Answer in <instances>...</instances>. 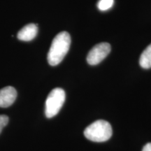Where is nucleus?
<instances>
[{
	"instance_id": "9d476101",
	"label": "nucleus",
	"mask_w": 151,
	"mask_h": 151,
	"mask_svg": "<svg viewBox=\"0 0 151 151\" xmlns=\"http://www.w3.org/2000/svg\"><path fill=\"white\" fill-rule=\"evenodd\" d=\"M142 151H151V143H148L146 145H145Z\"/></svg>"
},
{
	"instance_id": "423d86ee",
	"label": "nucleus",
	"mask_w": 151,
	"mask_h": 151,
	"mask_svg": "<svg viewBox=\"0 0 151 151\" xmlns=\"http://www.w3.org/2000/svg\"><path fill=\"white\" fill-rule=\"evenodd\" d=\"M38 32L37 24H28L22 28L18 33V39L20 41H29L35 39Z\"/></svg>"
},
{
	"instance_id": "0eeeda50",
	"label": "nucleus",
	"mask_w": 151,
	"mask_h": 151,
	"mask_svg": "<svg viewBox=\"0 0 151 151\" xmlns=\"http://www.w3.org/2000/svg\"><path fill=\"white\" fill-rule=\"evenodd\" d=\"M139 64L143 69L151 68V43L141 53Z\"/></svg>"
},
{
	"instance_id": "f257e3e1",
	"label": "nucleus",
	"mask_w": 151,
	"mask_h": 151,
	"mask_svg": "<svg viewBox=\"0 0 151 151\" xmlns=\"http://www.w3.org/2000/svg\"><path fill=\"white\" fill-rule=\"evenodd\" d=\"M71 45V37L67 32H62L52 41L48 53V62L51 66L59 65L69 51Z\"/></svg>"
},
{
	"instance_id": "7ed1b4c3",
	"label": "nucleus",
	"mask_w": 151,
	"mask_h": 151,
	"mask_svg": "<svg viewBox=\"0 0 151 151\" xmlns=\"http://www.w3.org/2000/svg\"><path fill=\"white\" fill-rule=\"evenodd\" d=\"M65 92L62 88H55L50 92L46 101L45 113L48 118L55 116L65 101Z\"/></svg>"
},
{
	"instance_id": "1a4fd4ad",
	"label": "nucleus",
	"mask_w": 151,
	"mask_h": 151,
	"mask_svg": "<svg viewBox=\"0 0 151 151\" xmlns=\"http://www.w3.org/2000/svg\"><path fill=\"white\" fill-rule=\"evenodd\" d=\"M9 122L8 116L5 115H0V134H1L2 129L5 126L7 125Z\"/></svg>"
},
{
	"instance_id": "f03ea898",
	"label": "nucleus",
	"mask_w": 151,
	"mask_h": 151,
	"mask_svg": "<svg viewBox=\"0 0 151 151\" xmlns=\"http://www.w3.org/2000/svg\"><path fill=\"white\" fill-rule=\"evenodd\" d=\"M84 135L92 141L104 142L112 136V127L109 122L105 120H97L86 128Z\"/></svg>"
},
{
	"instance_id": "6e6552de",
	"label": "nucleus",
	"mask_w": 151,
	"mask_h": 151,
	"mask_svg": "<svg viewBox=\"0 0 151 151\" xmlns=\"http://www.w3.org/2000/svg\"><path fill=\"white\" fill-rule=\"evenodd\" d=\"M114 0H99L97 3V7L100 11H107L113 6Z\"/></svg>"
},
{
	"instance_id": "39448f33",
	"label": "nucleus",
	"mask_w": 151,
	"mask_h": 151,
	"mask_svg": "<svg viewBox=\"0 0 151 151\" xmlns=\"http://www.w3.org/2000/svg\"><path fill=\"white\" fill-rule=\"evenodd\" d=\"M17 92L14 87L7 86L0 90V107L6 108L14 103Z\"/></svg>"
},
{
	"instance_id": "20e7f679",
	"label": "nucleus",
	"mask_w": 151,
	"mask_h": 151,
	"mask_svg": "<svg viewBox=\"0 0 151 151\" xmlns=\"http://www.w3.org/2000/svg\"><path fill=\"white\" fill-rule=\"evenodd\" d=\"M111 45L108 43H100L92 48L87 57V62L90 65L99 64L111 52Z\"/></svg>"
}]
</instances>
